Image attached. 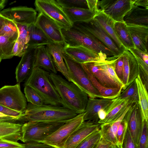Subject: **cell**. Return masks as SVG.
<instances>
[{
    "mask_svg": "<svg viewBox=\"0 0 148 148\" xmlns=\"http://www.w3.org/2000/svg\"><path fill=\"white\" fill-rule=\"evenodd\" d=\"M49 78L61 99L63 106L77 114L84 113L88 101V95L75 84L59 75L51 72Z\"/></svg>",
    "mask_w": 148,
    "mask_h": 148,
    "instance_id": "1",
    "label": "cell"
},
{
    "mask_svg": "<svg viewBox=\"0 0 148 148\" xmlns=\"http://www.w3.org/2000/svg\"><path fill=\"white\" fill-rule=\"evenodd\" d=\"M77 115L73 111L62 106L44 104L38 106L29 103L20 121L25 123L29 122L69 120Z\"/></svg>",
    "mask_w": 148,
    "mask_h": 148,
    "instance_id": "2",
    "label": "cell"
},
{
    "mask_svg": "<svg viewBox=\"0 0 148 148\" xmlns=\"http://www.w3.org/2000/svg\"><path fill=\"white\" fill-rule=\"evenodd\" d=\"M49 74L42 69L34 67L26 79L24 86L35 90L43 99L44 104L63 106L61 99L50 79Z\"/></svg>",
    "mask_w": 148,
    "mask_h": 148,
    "instance_id": "3",
    "label": "cell"
},
{
    "mask_svg": "<svg viewBox=\"0 0 148 148\" xmlns=\"http://www.w3.org/2000/svg\"><path fill=\"white\" fill-rule=\"evenodd\" d=\"M61 32L64 44L68 46H82L108 57L115 56L110 49L97 38L72 27L61 29Z\"/></svg>",
    "mask_w": 148,
    "mask_h": 148,
    "instance_id": "4",
    "label": "cell"
},
{
    "mask_svg": "<svg viewBox=\"0 0 148 148\" xmlns=\"http://www.w3.org/2000/svg\"><path fill=\"white\" fill-rule=\"evenodd\" d=\"M69 120L33 121L24 123L21 128L20 140L24 143L31 142L42 143L47 137Z\"/></svg>",
    "mask_w": 148,
    "mask_h": 148,
    "instance_id": "5",
    "label": "cell"
},
{
    "mask_svg": "<svg viewBox=\"0 0 148 148\" xmlns=\"http://www.w3.org/2000/svg\"><path fill=\"white\" fill-rule=\"evenodd\" d=\"M63 57L71 82L75 84L85 92L89 98H103L92 85L82 64L77 62L65 53Z\"/></svg>",
    "mask_w": 148,
    "mask_h": 148,
    "instance_id": "6",
    "label": "cell"
},
{
    "mask_svg": "<svg viewBox=\"0 0 148 148\" xmlns=\"http://www.w3.org/2000/svg\"><path fill=\"white\" fill-rule=\"evenodd\" d=\"M72 27L97 38L110 49L115 56H119L124 51L117 46L111 37L93 18L87 21L75 23Z\"/></svg>",
    "mask_w": 148,
    "mask_h": 148,
    "instance_id": "7",
    "label": "cell"
},
{
    "mask_svg": "<svg viewBox=\"0 0 148 148\" xmlns=\"http://www.w3.org/2000/svg\"><path fill=\"white\" fill-rule=\"evenodd\" d=\"M36 10L55 21L61 29L71 27L73 24L64 11L62 8L54 0H36Z\"/></svg>",
    "mask_w": 148,
    "mask_h": 148,
    "instance_id": "8",
    "label": "cell"
},
{
    "mask_svg": "<svg viewBox=\"0 0 148 148\" xmlns=\"http://www.w3.org/2000/svg\"><path fill=\"white\" fill-rule=\"evenodd\" d=\"M0 104L14 110L24 112L27 105V99L19 84L5 85L0 88Z\"/></svg>",
    "mask_w": 148,
    "mask_h": 148,
    "instance_id": "9",
    "label": "cell"
},
{
    "mask_svg": "<svg viewBox=\"0 0 148 148\" xmlns=\"http://www.w3.org/2000/svg\"><path fill=\"white\" fill-rule=\"evenodd\" d=\"M84 113L77 114L61 126L42 143L56 148H63L66 141L72 134L84 121Z\"/></svg>",
    "mask_w": 148,
    "mask_h": 148,
    "instance_id": "10",
    "label": "cell"
},
{
    "mask_svg": "<svg viewBox=\"0 0 148 148\" xmlns=\"http://www.w3.org/2000/svg\"><path fill=\"white\" fill-rule=\"evenodd\" d=\"M134 3V0H98L97 4L100 10L115 21L121 22L124 21Z\"/></svg>",
    "mask_w": 148,
    "mask_h": 148,
    "instance_id": "11",
    "label": "cell"
},
{
    "mask_svg": "<svg viewBox=\"0 0 148 148\" xmlns=\"http://www.w3.org/2000/svg\"><path fill=\"white\" fill-rule=\"evenodd\" d=\"M0 12L6 18L15 23L28 25L34 23L37 16L34 9L26 6L9 8Z\"/></svg>",
    "mask_w": 148,
    "mask_h": 148,
    "instance_id": "12",
    "label": "cell"
},
{
    "mask_svg": "<svg viewBox=\"0 0 148 148\" xmlns=\"http://www.w3.org/2000/svg\"><path fill=\"white\" fill-rule=\"evenodd\" d=\"M127 128L137 147L141 136L144 119L138 103H132L126 112Z\"/></svg>",
    "mask_w": 148,
    "mask_h": 148,
    "instance_id": "13",
    "label": "cell"
},
{
    "mask_svg": "<svg viewBox=\"0 0 148 148\" xmlns=\"http://www.w3.org/2000/svg\"><path fill=\"white\" fill-rule=\"evenodd\" d=\"M64 50L66 54L81 64L104 61L108 58L82 46H70L64 44Z\"/></svg>",
    "mask_w": 148,
    "mask_h": 148,
    "instance_id": "14",
    "label": "cell"
},
{
    "mask_svg": "<svg viewBox=\"0 0 148 148\" xmlns=\"http://www.w3.org/2000/svg\"><path fill=\"white\" fill-rule=\"evenodd\" d=\"M34 24L53 42H64L61 28L42 13H38Z\"/></svg>",
    "mask_w": 148,
    "mask_h": 148,
    "instance_id": "15",
    "label": "cell"
},
{
    "mask_svg": "<svg viewBox=\"0 0 148 148\" xmlns=\"http://www.w3.org/2000/svg\"><path fill=\"white\" fill-rule=\"evenodd\" d=\"M38 47H28L16 70L17 82L20 84L29 77L34 67Z\"/></svg>",
    "mask_w": 148,
    "mask_h": 148,
    "instance_id": "16",
    "label": "cell"
},
{
    "mask_svg": "<svg viewBox=\"0 0 148 148\" xmlns=\"http://www.w3.org/2000/svg\"><path fill=\"white\" fill-rule=\"evenodd\" d=\"M101 126L98 123L90 121H84L71 135L63 148H76L89 135L100 129Z\"/></svg>",
    "mask_w": 148,
    "mask_h": 148,
    "instance_id": "17",
    "label": "cell"
},
{
    "mask_svg": "<svg viewBox=\"0 0 148 148\" xmlns=\"http://www.w3.org/2000/svg\"><path fill=\"white\" fill-rule=\"evenodd\" d=\"M122 54L123 61V90L135 80L138 75V64L132 54L126 49Z\"/></svg>",
    "mask_w": 148,
    "mask_h": 148,
    "instance_id": "18",
    "label": "cell"
},
{
    "mask_svg": "<svg viewBox=\"0 0 148 148\" xmlns=\"http://www.w3.org/2000/svg\"><path fill=\"white\" fill-rule=\"evenodd\" d=\"M132 103L128 100H120L118 97L113 99L106 110L107 115L98 123L101 125L113 123L119 119L129 108Z\"/></svg>",
    "mask_w": 148,
    "mask_h": 148,
    "instance_id": "19",
    "label": "cell"
},
{
    "mask_svg": "<svg viewBox=\"0 0 148 148\" xmlns=\"http://www.w3.org/2000/svg\"><path fill=\"white\" fill-rule=\"evenodd\" d=\"M64 42H53L46 46L51 56L57 71L60 72L68 81L71 82L64 60Z\"/></svg>",
    "mask_w": 148,
    "mask_h": 148,
    "instance_id": "20",
    "label": "cell"
},
{
    "mask_svg": "<svg viewBox=\"0 0 148 148\" xmlns=\"http://www.w3.org/2000/svg\"><path fill=\"white\" fill-rule=\"evenodd\" d=\"M113 99L101 98H88V102L84 112V121H90L98 123L99 120L98 113L101 109L106 111L108 107Z\"/></svg>",
    "mask_w": 148,
    "mask_h": 148,
    "instance_id": "21",
    "label": "cell"
},
{
    "mask_svg": "<svg viewBox=\"0 0 148 148\" xmlns=\"http://www.w3.org/2000/svg\"><path fill=\"white\" fill-rule=\"evenodd\" d=\"M126 25L135 48L148 54V27Z\"/></svg>",
    "mask_w": 148,
    "mask_h": 148,
    "instance_id": "22",
    "label": "cell"
},
{
    "mask_svg": "<svg viewBox=\"0 0 148 148\" xmlns=\"http://www.w3.org/2000/svg\"><path fill=\"white\" fill-rule=\"evenodd\" d=\"M93 18L99 23L117 46L124 51L125 49L115 31L114 24L115 21L99 9L96 12Z\"/></svg>",
    "mask_w": 148,
    "mask_h": 148,
    "instance_id": "23",
    "label": "cell"
},
{
    "mask_svg": "<svg viewBox=\"0 0 148 148\" xmlns=\"http://www.w3.org/2000/svg\"><path fill=\"white\" fill-rule=\"evenodd\" d=\"M23 124L15 122L0 121V139L16 142L20 140Z\"/></svg>",
    "mask_w": 148,
    "mask_h": 148,
    "instance_id": "24",
    "label": "cell"
},
{
    "mask_svg": "<svg viewBox=\"0 0 148 148\" xmlns=\"http://www.w3.org/2000/svg\"><path fill=\"white\" fill-rule=\"evenodd\" d=\"M99 61L87 62L82 64L87 69L101 85L105 87L109 88H121L123 89L111 80L100 67L98 64Z\"/></svg>",
    "mask_w": 148,
    "mask_h": 148,
    "instance_id": "25",
    "label": "cell"
},
{
    "mask_svg": "<svg viewBox=\"0 0 148 148\" xmlns=\"http://www.w3.org/2000/svg\"><path fill=\"white\" fill-rule=\"evenodd\" d=\"M34 67H37L45 70L57 74L51 56L46 46L37 47Z\"/></svg>",
    "mask_w": 148,
    "mask_h": 148,
    "instance_id": "26",
    "label": "cell"
},
{
    "mask_svg": "<svg viewBox=\"0 0 148 148\" xmlns=\"http://www.w3.org/2000/svg\"><path fill=\"white\" fill-rule=\"evenodd\" d=\"M126 24L148 27V9L134 6L124 18Z\"/></svg>",
    "mask_w": 148,
    "mask_h": 148,
    "instance_id": "27",
    "label": "cell"
},
{
    "mask_svg": "<svg viewBox=\"0 0 148 148\" xmlns=\"http://www.w3.org/2000/svg\"><path fill=\"white\" fill-rule=\"evenodd\" d=\"M29 40L27 47L46 46L53 43L43 32L34 24L29 26Z\"/></svg>",
    "mask_w": 148,
    "mask_h": 148,
    "instance_id": "28",
    "label": "cell"
},
{
    "mask_svg": "<svg viewBox=\"0 0 148 148\" xmlns=\"http://www.w3.org/2000/svg\"><path fill=\"white\" fill-rule=\"evenodd\" d=\"M128 109L114 122L101 125L100 131L101 138L112 145H118L116 139L118 129Z\"/></svg>",
    "mask_w": 148,
    "mask_h": 148,
    "instance_id": "29",
    "label": "cell"
},
{
    "mask_svg": "<svg viewBox=\"0 0 148 148\" xmlns=\"http://www.w3.org/2000/svg\"><path fill=\"white\" fill-rule=\"evenodd\" d=\"M82 65L92 85L103 98L112 99L117 98L119 96L123 90L122 88H109L105 87L98 82L86 68Z\"/></svg>",
    "mask_w": 148,
    "mask_h": 148,
    "instance_id": "30",
    "label": "cell"
},
{
    "mask_svg": "<svg viewBox=\"0 0 148 148\" xmlns=\"http://www.w3.org/2000/svg\"><path fill=\"white\" fill-rule=\"evenodd\" d=\"M62 8L73 24L77 22L88 21L93 19L95 15V13L93 11L88 9L65 8Z\"/></svg>",
    "mask_w": 148,
    "mask_h": 148,
    "instance_id": "31",
    "label": "cell"
},
{
    "mask_svg": "<svg viewBox=\"0 0 148 148\" xmlns=\"http://www.w3.org/2000/svg\"><path fill=\"white\" fill-rule=\"evenodd\" d=\"M114 27L116 33L125 49L135 48L127 25L124 21L115 22Z\"/></svg>",
    "mask_w": 148,
    "mask_h": 148,
    "instance_id": "32",
    "label": "cell"
},
{
    "mask_svg": "<svg viewBox=\"0 0 148 148\" xmlns=\"http://www.w3.org/2000/svg\"><path fill=\"white\" fill-rule=\"evenodd\" d=\"M136 83L139 103L142 112L143 119L148 121V95L147 91L138 75L135 80Z\"/></svg>",
    "mask_w": 148,
    "mask_h": 148,
    "instance_id": "33",
    "label": "cell"
},
{
    "mask_svg": "<svg viewBox=\"0 0 148 148\" xmlns=\"http://www.w3.org/2000/svg\"><path fill=\"white\" fill-rule=\"evenodd\" d=\"M16 40L9 37L0 36V59L12 58V50Z\"/></svg>",
    "mask_w": 148,
    "mask_h": 148,
    "instance_id": "34",
    "label": "cell"
},
{
    "mask_svg": "<svg viewBox=\"0 0 148 148\" xmlns=\"http://www.w3.org/2000/svg\"><path fill=\"white\" fill-rule=\"evenodd\" d=\"M118 98L120 100H128L132 103H139L138 89L135 80L123 90Z\"/></svg>",
    "mask_w": 148,
    "mask_h": 148,
    "instance_id": "35",
    "label": "cell"
},
{
    "mask_svg": "<svg viewBox=\"0 0 148 148\" xmlns=\"http://www.w3.org/2000/svg\"><path fill=\"white\" fill-rule=\"evenodd\" d=\"M101 139L100 129L89 135L76 148H97Z\"/></svg>",
    "mask_w": 148,
    "mask_h": 148,
    "instance_id": "36",
    "label": "cell"
},
{
    "mask_svg": "<svg viewBox=\"0 0 148 148\" xmlns=\"http://www.w3.org/2000/svg\"><path fill=\"white\" fill-rule=\"evenodd\" d=\"M18 31L16 23L8 19L0 27V36H5L17 40Z\"/></svg>",
    "mask_w": 148,
    "mask_h": 148,
    "instance_id": "37",
    "label": "cell"
},
{
    "mask_svg": "<svg viewBox=\"0 0 148 148\" xmlns=\"http://www.w3.org/2000/svg\"><path fill=\"white\" fill-rule=\"evenodd\" d=\"M24 93L28 102L36 106H40L44 104L43 99L33 88L28 86H25Z\"/></svg>",
    "mask_w": 148,
    "mask_h": 148,
    "instance_id": "38",
    "label": "cell"
},
{
    "mask_svg": "<svg viewBox=\"0 0 148 148\" xmlns=\"http://www.w3.org/2000/svg\"><path fill=\"white\" fill-rule=\"evenodd\" d=\"M56 1L62 8L89 9L87 0H57Z\"/></svg>",
    "mask_w": 148,
    "mask_h": 148,
    "instance_id": "39",
    "label": "cell"
},
{
    "mask_svg": "<svg viewBox=\"0 0 148 148\" xmlns=\"http://www.w3.org/2000/svg\"><path fill=\"white\" fill-rule=\"evenodd\" d=\"M127 50L134 56L137 64L148 71V54L145 53L135 48H131Z\"/></svg>",
    "mask_w": 148,
    "mask_h": 148,
    "instance_id": "40",
    "label": "cell"
},
{
    "mask_svg": "<svg viewBox=\"0 0 148 148\" xmlns=\"http://www.w3.org/2000/svg\"><path fill=\"white\" fill-rule=\"evenodd\" d=\"M127 127V119L125 114L118 127L117 132L116 139L118 145L122 146Z\"/></svg>",
    "mask_w": 148,
    "mask_h": 148,
    "instance_id": "41",
    "label": "cell"
},
{
    "mask_svg": "<svg viewBox=\"0 0 148 148\" xmlns=\"http://www.w3.org/2000/svg\"><path fill=\"white\" fill-rule=\"evenodd\" d=\"M137 148H148V121L144 119Z\"/></svg>",
    "mask_w": 148,
    "mask_h": 148,
    "instance_id": "42",
    "label": "cell"
},
{
    "mask_svg": "<svg viewBox=\"0 0 148 148\" xmlns=\"http://www.w3.org/2000/svg\"><path fill=\"white\" fill-rule=\"evenodd\" d=\"M15 23L18 31L19 35L17 39L27 46L29 40L28 31V27L29 25Z\"/></svg>",
    "mask_w": 148,
    "mask_h": 148,
    "instance_id": "43",
    "label": "cell"
},
{
    "mask_svg": "<svg viewBox=\"0 0 148 148\" xmlns=\"http://www.w3.org/2000/svg\"><path fill=\"white\" fill-rule=\"evenodd\" d=\"M27 46L18 39L15 42L12 50L14 56H22L25 52Z\"/></svg>",
    "mask_w": 148,
    "mask_h": 148,
    "instance_id": "44",
    "label": "cell"
},
{
    "mask_svg": "<svg viewBox=\"0 0 148 148\" xmlns=\"http://www.w3.org/2000/svg\"><path fill=\"white\" fill-rule=\"evenodd\" d=\"M123 56L122 53L116 59L114 65V70L116 76L123 83Z\"/></svg>",
    "mask_w": 148,
    "mask_h": 148,
    "instance_id": "45",
    "label": "cell"
},
{
    "mask_svg": "<svg viewBox=\"0 0 148 148\" xmlns=\"http://www.w3.org/2000/svg\"><path fill=\"white\" fill-rule=\"evenodd\" d=\"M25 144L18 142L0 139V148H24Z\"/></svg>",
    "mask_w": 148,
    "mask_h": 148,
    "instance_id": "46",
    "label": "cell"
},
{
    "mask_svg": "<svg viewBox=\"0 0 148 148\" xmlns=\"http://www.w3.org/2000/svg\"><path fill=\"white\" fill-rule=\"evenodd\" d=\"M121 147L122 148H137L127 127Z\"/></svg>",
    "mask_w": 148,
    "mask_h": 148,
    "instance_id": "47",
    "label": "cell"
},
{
    "mask_svg": "<svg viewBox=\"0 0 148 148\" xmlns=\"http://www.w3.org/2000/svg\"><path fill=\"white\" fill-rule=\"evenodd\" d=\"M0 112L9 116L18 118L19 120L23 114V112L10 109L0 104Z\"/></svg>",
    "mask_w": 148,
    "mask_h": 148,
    "instance_id": "48",
    "label": "cell"
},
{
    "mask_svg": "<svg viewBox=\"0 0 148 148\" xmlns=\"http://www.w3.org/2000/svg\"><path fill=\"white\" fill-rule=\"evenodd\" d=\"M138 74L140 78L148 91V71L143 68L141 66L138 64Z\"/></svg>",
    "mask_w": 148,
    "mask_h": 148,
    "instance_id": "49",
    "label": "cell"
},
{
    "mask_svg": "<svg viewBox=\"0 0 148 148\" xmlns=\"http://www.w3.org/2000/svg\"><path fill=\"white\" fill-rule=\"evenodd\" d=\"M24 148H56L46 144L35 142H31L25 143Z\"/></svg>",
    "mask_w": 148,
    "mask_h": 148,
    "instance_id": "50",
    "label": "cell"
},
{
    "mask_svg": "<svg viewBox=\"0 0 148 148\" xmlns=\"http://www.w3.org/2000/svg\"><path fill=\"white\" fill-rule=\"evenodd\" d=\"M89 9L93 11L95 13L99 8L97 6L98 0H87Z\"/></svg>",
    "mask_w": 148,
    "mask_h": 148,
    "instance_id": "51",
    "label": "cell"
},
{
    "mask_svg": "<svg viewBox=\"0 0 148 148\" xmlns=\"http://www.w3.org/2000/svg\"><path fill=\"white\" fill-rule=\"evenodd\" d=\"M134 6L144 7V8L148 9V0H134Z\"/></svg>",
    "mask_w": 148,
    "mask_h": 148,
    "instance_id": "52",
    "label": "cell"
},
{
    "mask_svg": "<svg viewBox=\"0 0 148 148\" xmlns=\"http://www.w3.org/2000/svg\"><path fill=\"white\" fill-rule=\"evenodd\" d=\"M111 145V144L101 138L97 148H109Z\"/></svg>",
    "mask_w": 148,
    "mask_h": 148,
    "instance_id": "53",
    "label": "cell"
},
{
    "mask_svg": "<svg viewBox=\"0 0 148 148\" xmlns=\"http://www.w3.org/2000/svg\"><path fill=\"white\" fill-rule=\"evenodd\" d=\"M107 113L106 110L104 109L100 110L98 113V116L99 120L104 119L106 116Z\"/></svg>",
    "mask_w": 148,
    "mask_h": 148,
    "instance_id": "54",
    "label": "cell"
},
{
    "mask_svg": "<svg viewBox=\"0 0 148 148\" xmlns=\"http://www.w3.org/2000/svg\"><path fill=\"white\" fill-rule=\"evenodd\" d=\"M8 19L3 16L0 12V27Z\"/></svg>",
    "mask_w": 148,
    "mask_h": 148,
    "instance_id": "55",
    "label": "cell"
},
{
    "mask_svg": "<svg viewBox=\"0 0 148 148\" xmlns=\"http://www.w3.org/2000/svg\"><path fill=\"white\" fill-rule=\"evenodd\" d=\"M7 2L6 0H0V12L4 8Z\"/></svg>",
    "mask_w": 148,
    "mask_h": 148,
    "instance_id": "56",
    "label": "cell"
},
{
    "mask_svg": "<svg viewBox=\"0 0 148 148\" xmlns=\"http://www.w3.org/2000/svg\"><path fill=\"white\" fill-rule=\"evenodd\" d=\"M109 148H122L121 146L117 145H111Z\"/></svg>",
    "mask_w": 148,
    "mask_h": 148,
    "instance_id": "57",
    "label": "cell"
},
{
    "mask_svg": "<svg viewBox=\"0 0 148 148\" xmlns=\"http://www.w3.org/2000/svg\"><path fill=\"white\" fill-rule=\"evenodd\" d=\"M0 121H3V120L2 119H1L0 118Z\"/></svg>",
    "mask_w": 148,
    "mask_h": 148,
    "instance_id": "58",
    "label": "cell"
},
{
    "mask_svg": "<svg viewBox=\"0 0 148 148\" xmlns=\"http://www.w3.org/2000/svg\"><path fill=\"white\" fill-rule=\"evenodd\" d=\"M1 59H0V62H1Z\"/></svg>",
    "mask_w": 148,
    "mask_h": 148,
    "instance_id": "59",
    "label": "cell"
}]
</instances>
